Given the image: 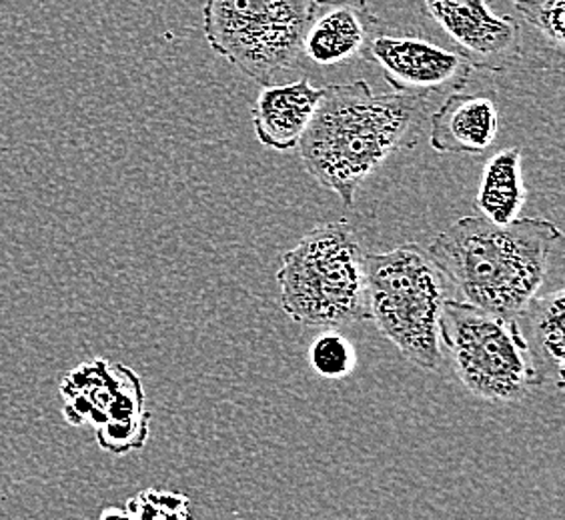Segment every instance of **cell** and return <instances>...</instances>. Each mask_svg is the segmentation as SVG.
Segmentation results:
<instances>
[{"label": "cell", "mask_w": 565, "mask_h": 520, "mask_svg": "<svg viewBox=\"0 0 565 520\" xmlns=\"http://www.w3.org/2000/svg\"><path fill=\"white\" fill-rule=\"evenodd\" d=\"M425 120V98L377 95L367 80L329 85L297 147L305 171L351 206L393 152L414 149Z\"/></svg>", "instance_id": "1"}, {"label": "cell", "mask_w": 565, "mask_h": 520, "mask_svg": "<svg viewBox=\"0 0 565 520\" xmlns=\"http://www.w3.org/2000/svg\"><path fill=\"white\" fill-rule=\"evenodd\" d=\"M380 19L367 0H313L301 39V58L317 66L365 61Z\"/></svg>", "instance_id": "10"}, {"label": "cell", "mask_w": 565, "mask_h": 520, "mask_svg": "<svg viewBox=\"0 0 565 520\" xmlns=\"http://www.w3.org/2000/svg\"><path fill=\"white\" fill-rule=\"evenodd\" d=\"M365 277L370 321L381 335L417 369H439V316L449 284L427 250L409 242L365 254Z\"/></svg>", "instance_id": "4"}, {"label": "cell", "mask_w": 565, "mask_h": 520, "mask_svg": "<svg viewBox=\"0 0 565 520\" xmlns=\"http://www.w3.org/2000/svg\"><path fill=\"white\" fill-rule=\"evenodd\" d=\"M518 14L544 36L557 53L564 51L565 0H511Z\"/></svg>", "instance_id": "15"}, {"label": "cell", "mask_w": 565, "mask_h": 520, "mask_svg": "<svg viewBox=\"0 0 565 520\" xmlns=\"http://www.w3.org/2000/svg\"><path fill=\"white\" fill-rule=\"evenodd\" d=\"M439 347L457 379L481 401L520 402L537 387L515 318L447 299Z\"/></svg>", "instance_id": "5"}, {"label": "cell", "mask_w": 565, "mask_h": 520, "mask_svg": "<svg viewBox=\"0 0 565 520\" xmlns=\"http://www.w3.org/2000/svg\"><path fill=\"white\" fill-rule=\"evenodd\" d=\"M527 191L523 185L522 151L518 147L498 151L481 173L476 208L479 217L495 225H510L520 218Z\"/></svg>", "instance_id": "14"}, {"label": "cell", "mask_w": 565, "mask_h": 520, "mask_svg": "<svg viewBox=\"0 0 565 520\" xmlns=\"http://www.w3.org/2000/svg\"><path fill=\"white\" fill-rule=\"evenodd\" d=\"M565 291L533 296L525 304L515 323L527 347L537 387L564 389L565 347Z\"/></svg>", "instance_id": "13"}, {"label": "cell", "mask_w": 565, "mask_h": 520, "mask_svg": "<svg viewBox=\"0 0 565 520\" xmlns=\"http://www.w3.org/2000/svg\"><path fill=\"white\" fill-rule=\"evenodd\" d=\"M63 414L75 426H93L98 445L122 455L149 438L142 382L129 367L95 358L76 367L61 384Z\"/></svg>", "instance_id": "7"}, {"label": "cell", "mask_w": 565, "mask_h": 520, "mask_svg": "<svg viewBox=\"0 0 565 520\" xmlns=\"http://www.w3.org/2000/svg\"><path fill=\"white\" fill-rule=\"evenodd\" d=\"M429 144L439 154H486L500 132V107L491 93L449 95L429 117Z\"/></svg>", "instance_id": "11"}, {"label": "cell", "mask_w": 565, "mask_h": 520, "mask_svg": "<svg viewBox=\"0 0 565 520\" xmlns=\"http://www.w3.org/2000/svg\"><path fill=\"white\" fill-rule=\"evenodd\" d=\"M313 0H205L203 31L211 48L267 87L301 61Z\"/></svg>", "instance_id": "6"}, {"label": "cell", "mask_w": 565, "mask_h": 520, "mask_svg": "<svg viewBox=\"0 0 565 520\" xmlns=\"http://www.w3.org/2000/svg\"><path fill=\"white\" fill-rule=\"evenodd\" d=\"M365 63L380 66L393 93L425 98L454 95L469 85L473 68L461 56L419 36L380 33Z\"/></svg>", "instance_id": "9"}, {"label": "cell", "mask_w": 565, "mask_h": 520, "mask_svg": "<svg viewBox=\"0 0 565 520\" xmlns=\"http://www.w3.org/2000/svg\"><path fill=\"white\" fill-rule=\"evenodd\" d=\"M311 365L326 379H343L355 369L358 355L345 336L323 333L311 347Z\"/></svg>", "instance_id": "16"}, {"label": "cell", "mask_w": 565, "mask_h": 520, "mask_svg": "<svg viewBox=\"0 0 565 520\" xmlns=\"http://www.w3.org/2000/svg\"><path fill=\"white\" fill-rule=\"evenodd\" d=\"M559 240L562 230L547 218L495 225L463 217L425 250L463 303L515 318L544 286Z\"/></svg>", "instance_id": "2"}, {"label": "cell", "mask_w": 565, "mask_h": 520, "mask_svg": "<svg viewBox=\"0 0 565 520\" xmlns=\"http://www.w3.org/2000/svg\"><path fill=\"white\" fill-rule=\"evenodd\" d=\"M321 97L323 88L313 87L307 76L297 83L263 87L253 107V127L259 142L273 151L295 149Z\"/></svg>", "instance_id": "12"}, {"label": "cell", "mask_w": 565, "mask_h": 520, "mask_svg": "<svg viewBox=\"0 0 565 520\" xmlns=\"http://www.w3.org/2000/svg\"><path fill=\"white\" fill-rule=\"evenodd\" d=\"M493 2L417 0V7L471 68L505 73L522 58V29L510 14L493 11Z\"/></svg>", "instance_id": "8"}, {"label": "cell", "mask_w": 565, "mask_h": 520, "mask_svg": "<svg viewBox=\"0 0 565 520\" xmlns=\"http://www.w3.org/2000/svg\"><path fill=\"white\" fill-rule=\"evenodd\" d=\"M281 308L305 326L370 321L365 252L349 220L311 228L281 257Z\"/></svg>", "instance_id": "3"}]
</instances>
